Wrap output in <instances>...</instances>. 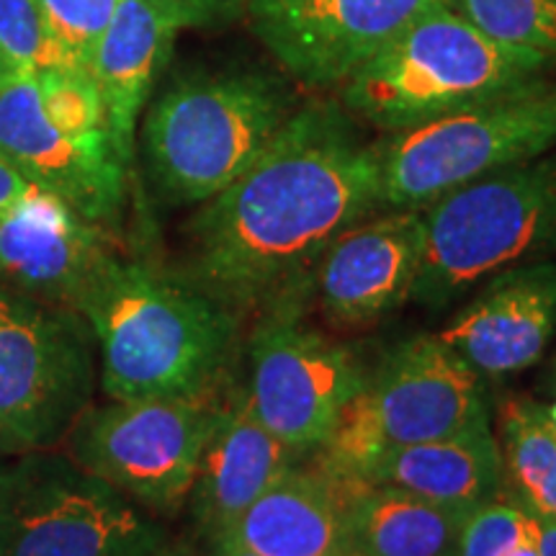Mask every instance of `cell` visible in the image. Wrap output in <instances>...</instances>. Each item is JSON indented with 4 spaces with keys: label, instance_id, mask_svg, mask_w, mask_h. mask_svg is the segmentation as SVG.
<instances>
[{
    "label": "cell",
    "instance_id": "cell-1",
    "mask_svg": "<svg viewBox=\"0 0 556 556\" xmlns=\"http://www.w3.org/2000/svg\"><path fill=\"white\" fill-rule=\"evenodd\" d=\"M379 208L374 144L348 111L309 103L240 178L201 204L186 276L235 312L266 307L307 283L330 242Z\"/></svg>",
    "mask_w": 556,
    "mask_h": 556
},
{
    "label": "cell",
    "instance_id": "cell-34",
    "mask_svg": "<svg viewBox=\"0 0 556 556\" xmlns=\"http://www.w3.org/2000/svg\"><path fill=\"white\" fill-rule=\"evenodd\" d=\"M0 456H5V448H3V443H0Z\"/></svg>",
    "mask_w": 556,
    "mask_h": 556
},
{
    "label": "cell",
    "instance_id": "cell-13",
    "mask_svg": "<svg viewBox=\"0 0 556 556\" xmlns=\"http://www.w3.org/2000/svg\"><path fill=\"white\" fill-rule=\"evenodd\" d=\"M0 157L41 191H50L93 225L119 217L127 163L109 135L70 137L47 119L37 75L0 83Z\"/></svg>",
    "mask_w": 556,
    "mask_h": 556
},
{
    "label": "cell",
    "instance_id": "cell-25",
    "mask_svg": "<svg viewBox=\"0 0 556 556\" xmlns=\"http://www.w3.org/2000/svg\"><path fill=\"white\" fill-rule=\"evenodd\" d=\"M41 109L70 137L109 135L96 80L86 67H54L37 75Z\"/></svg>",
    "mask_w": 556,
    "mask_h": 556
},
{
    "label": "cell",
    "instance_id": "cell-26",
    "mask_svg": "<svg viewBox=\"0 0 556 556\" xmlns=\"http://www.w3.org/2000/svg\"><path fill=\"white\" fill-rule=\"evenodd\" d=\"M536 536V516L516 495L486 500L464 518L454 556H505Z\"/></svg>",
    "mask_w": 556,
    "mask_h": 556
},
{
    "label": "cell",
    "instance_id": "cell-20",
    "mask_svg": "<svg viewBox=\"0 0 556 556\" xmlns=\"http://www.w3.org/2000/svg\"><path fill=\"white\" fill-rule=\"evenodd\" d=\"M356 479L400 486L435 505L471 513L503 492V451L490 420H482L446 438L381 451Z\"/></svg>",
    "mask_w": 556,
    "mask_h": 556
},
{
    "label": "cell",
    "instance_id": "cell-3",
    "mask_svg": "<svg viewBox=\"0 0 556 556\" xmlns=\"http://www.w3.org/2000/svg\"><path fill=\"white\" fill-rule=\"evenodd\" d=\"M552 65L536 52L486 37L441 3L343 83V106L392 135L528 86L544 78Z\"/></svg>",
    "mask_w": 556,
    "mask_h": 556
},
{
    "label": "cell",
    "instance_id": "cell-4",
    "mask_svg": "<svg viewBox=\"0 0 556 556\" xmlns=\"http://www.w3.org/2000/svg\"><path fill=\"white\" fill-rule=\"evenodd\" d=\"M296 111L291 90L261 70L189 75L144 119V155L160 197L204 204L263 155Z\"/></svg>",
    "mask_w": 556,
    "mask_h": 556
},
{
    "label": "cell",
    "instance_id": "cell-23",
    "mask_svg": "<svg viewBox=\"0 0 556 556\" xmlns=\"http://www.w3.org/2000/svg\"><path fill=\"white\" fill-rule=\"evenodd\" d=\"M479 31L556 62V0H446Z\"/></svg>",
    "mask_w": 556,
    "mask_h": 556
},
{
    "label": "cell",
    "instance_id": "cell-29",
    "mask_svg": "<svg viewBox=\"0 0 556 556\" xmlns=\"http://www.w3.org/2000/svg\"><path fill=\"white\" fill-rule=\"evenodd\" d=\"M34 186L21 173L0 157V214H5L13 204H18Z\"/></svg>",
    "mask_w": 556,
    "mask_h": 556
},
{
    "label": "cell",
    "instance_id": "cell-24",
    "mask_svg": "<svg viewBox=\"0 0 556 556\" xmlns=\"http://www.w3.org/2000/svg\"><path fill=\"white\" fill-rule=\"evenodd\" d=\"M0 65L31 75L78 67L52 37L37 0H0Z\"/></svg>",
    "mask_w": 556,
    "mask_h": 556
},
{
    "label": "cell",
    "instance_id": "cell-32",
    "mask_svg": "<svg viewBox=\"0 0 556 556\" xmlns=\"http://www.w3.org/2000/svg\"><path fill=\"white\" fill-rule=\"evenodd\" d=\"M148 556H197V552H193L191 546L186 544H163L160 548H155V552L148 554Z\"/></svg>",
    "mask_w": 556,
    "mask_h": 556
},
{
    "label": "cell",
    "instance_id": "cell-30",
    "mask_svg": "<svg viewBox=\"0 0 556 556\" xmlns=\"http://www.w3.org/2000/svg\"><path fill=\"white\" fill-rule=\"evenodd\" d=\"M536 546L539 556H556V518L536 516Z\"/></svg>",
    "mask_w": 556,
    "mask_h": 556
},
{
    "label": "cell",
    "instance_id": "cell-11",
    "mask_svg": "<svg viewBox=\"0 0 556 556\" xmlns=\"http://www.w3.org/2000/svg\"><path fill=\"white\" fill-rule=\"evenodd\" d=\"M217 407L208 397L111 400L70 430V458L144 510L173 516L191 495Z\"/></svg>",
    "mask_w": 556,
    "mask_h": 556
},
{
    "label": "cell",
    "instance_id": "cell-2",
    "mask_svg": "<svg viewBox=\"0 0 556 556\" xmlns=\"http://www.w3.org/2000/svg\"><path fill=\"white\" fill-rule=\"evenodd\" d=\"M75 312L99 345L111 400L208 397L238 340V312L189 276L114 250L90 274Z\"/></svg>",
    "mask_w": 556,
    "mask_h": 556
},
{
    "label": "cell",
    "instance_id": "cell-36",
    "mask_svg": "<svg viewBox=\"0 0 556 556\" xmlns=\"http://www.w3.org/2000/svg\"><path fill=\"white\" fill-rule=\"evenodd\" d=\"M554 430H556V428H554Z\"/></svg>",
    "mask_w": 556,
    "mask_h": 556
},
{
    "label": "cell",
    "instance_id": "cell-18",
    "mask_svg": "<svg viewBox=\"0 0 556 556\" xmlns=\"http://www.w3.org/2000/svg\"><path fill=\"white\" fill-rule=\"evenodd\" d=\"M353 477L325 467L283 471L227 533L253 556L348 554V497Z\"/></svg>",
    "mask_w": 556,
    "mask_h": 556
},
{
    "label": "cell",
    "instance_id": "cell-35",
    "mask_svg": "<svg viewBox=\"0 0 556 556\" xmlns=\"http://www.w3.org/2000/svg\"><path fill=\"white\" fill-rule=\"evenodd\" d=\"M343 556H351V554H343Z\"/></svg>",
    "mask_w": 556,
    "mask_h": 556
},
{
    "label": "cell",
    "instance_id": "cell-9",
    "mask_svg": "<svg viewBox=\"0 0 556 556\" xmlns=\"http://www.w3.org/2000/svg\"><path fill=\"white\" fill-rule=\"evenodd\" d=\"M93 336L75 309L0 287V443L58 446L93 394Z\"/></svg>",
    "mask_w": 556,
    "mask_h": 556
},
{
    "label": "cell",
    "instance_id": "cell-19",
    "mask_svg": "<svg viewBox=\"0 0 556 556\" xmlns=\"http://www.w3.org/2000/svg\"><path fill=\"white\" fill-rule=\"evenodd\" d=\"M184 24L150 0H119L109 29L90 58L106 129L116 155L129 165L139 111L160 70L168 62Z\"/></svg>",
    "mask_w": 556,
    "mask_h": 556
},
{
    "label": "cell",
    "instance_id": "cell-8",
    "mask_svg": "<svg viewBox=\"0 0 556 556\" xmlns=\"http://www.w3.org/2000/svg\"><path fill=\"white\" fill-rule=\"evenodd\" d=\"M0 467V556H148L168 531L73 458L16 454Z\"/></svg>",
    "mask_w": 556,
    "mask_h": 556
},
{
    "label": "cell",
    "instance_id": "cell-27",
    "mask_svg": "<svg viewBox=\"0 0 556 556\" xmlns=\"http://www.w3.org/2000/svg\"><path fill=\"white\" fill-rule=\"evenodd\" d=\"M37 3L52 37L67 52L73 65L88 70L119 0H37Z\"/></svg>",
    "mask_w": 556,
    "mask_h": 556
},
{
    "label": "cell",
    "instance_id": "cell-22",
    "mask_svg": "<svg viewBox=\"0 0 556 556\" xmlns=\"http://www.w3.org/2000/svg\"><path fill=\"white\" fill-rule=\"evenodd\" d=\"M500 451L520 503L536 516L556 518V430L546 407L533 400L507 402Z\"/></svg>",
    "mask_w": 556,
    "mask_h": 556
},
{
    "label": "cell",
    "instance_id": "cell-21",
    "mask_svg": "<svg viewBox=\"0 0 556 556\" xmlns=\"http://www.w3.org/2000/svg\"><path fill=\"white\" fill-rule=\"evenodd\" d=\"M467 516L400 486L353 479L348 497V554L454 556Z\"/></svg>",
    "mask_w": 556,
    "mask_h": 556
},
{
    "label": "cell",
    "instance_id": "cell-16",
    "mask_svg": "<svg viewBox=\"0 0 556 556\" xmlns=\"http://www.w3.org/2000/svg\"><path fill=\"white\" fill-rule=\"evenodd\" d=\"M109 253L101 225L37 186L0 214V287L39 302L75 309L90 274Z\"/></svg>",
    "mask_w": 556,
    "mask_h": 556
},
{
    "label": "cell",
    "instance_id": "cell-17",
    "mask_svg": "<svg viewBox=\"0 0 556 556\" xmlns=\"http://www.w3.org/2000/svg\"><path fill=\"white\" fill-rule=\"evenodd\" d=\"M294 464V451L263 426L242 394L219 405L189 495L206 544L227 536L242 513Z\"/></svg>",
    "mask_w": 556,
    "mask_h": 556
},
{
    "label": "cell",
    "instance_id": "cell-12",
    "mask_svg": "<svg viewBox=\"0 0 556 556\" xmlns=\"http://www.w3.org/2000/svg\"><path fill=\"white\" fill-rule=\"evenodd\" d=\"M446 0H248L250 29L291 78L332 88Z\"/></svg>",
    "mask_w": 556,
    "mask_h": 556
},
{
    "label": "cell",
    "instance_id": "cell-15",
    "mask_svg": "<svg viewBox=\"0 0 556 556\" xmlns=\"http://www.w3.org/2000/svg\"><path fill=\"white\" fill-rule=\"evenodd\" d=\"M556 336V261L507 266L441 330V340L484 381L526 371Z\"/></svg>",
    "mask_w": 556,
    "mask_h": 556
},
{
    "label": "cell",
    "instance_id": "cell-5",
    "mask_svg": "<svg viewBox=\"0 0 556 556\" xmlns=\"http://www.w3.org/2000/svg\"><path fill=\"white\" fill-rule=\"evenodd\" d=\"M409 299L441 309L497 270L556 255V148L471 180L422 208Z\"/></svg>",
    "mask_w": 556,
    "mask_h": 556
},
{
    "label": "cell",
    "instance_id": "cell-10",
    "mask_svg": "<svg viewBox=\"0 0 556 556\" xmlns=\"http://www.w3.org/2000/svg\"><path fill=\"white\" fill-rule=\"evenodd\" d=\"M307 283L263 309L248 345V389L253 415L296 456L315 454L368 374L356 353L304 319Z\"/></svg>",
    "mask_w": 556,
    "mask_h": 556
},
{
    "label": "cell",
    "instance_id": "cell-6",
    "mask_svg": "<svg viewBox=\"0 0 556 556\" xmlns=\"http://www.w3.org/2000/svg\"><path fill=\"white\" fill-rule=\"evenodd\" d=\"M556 148V83L507 90L374 144L381 208H426L490 173Z\"/></svg>",
    "mask_w": 556,
    "mask_h": 556
},
{
    "label": "cell",
    "instance_id": "cell-14",
    "mask_svg": "<svg viewBox=\"0 0 556 556\" xmlns=\"http://www.w3.org/2000/svg\"><path fill=\"white\" fill-rule=\"evenodd\" d=\"M422 208H387L345 229L309 270L307 291L332 330L358 332L409 299L422 258Z\"/></svg>",
    "mask_w": 556,
    "mask_h": 556
},
{
    "label": "cell",
    "instance_id": "cell-7",
    "mask_svg": "<svg viewBox=\"0 0 556 556\" xmlns=\"http://www.w3.org/2000/svg\"><path fill=\"white\" fill-rule=\"evenodd\" d=\"M482 420H490L484 379L441 336H417L366 379L315 456L319 467L356 479L381 451L446 438Z\"/></svg>",
    "mask_w": 556,
    "mask_h": 556
},
{
    "label": "cell",
    "instance_id": "cell-31",
    "mask_svg": "<svg viewBox=\"0 0 556 556\" xmlns=\"http://www.w3.org/2000/svg\"><path fill=\"white\" fill-rule=\"evenodd\" d=\"M208 556H253V554H250L248 548H242L235 539L222 536L208 544Z\"/></svg>",
    "mask_w": 556,
    "mask_h": 556
},
{
    "label": "cell",
    "instance_id": "cell-33",
    "mask_svg": "<svg viewBox=\"0 0 556 556\" xmlns=\"http://www.w3.org/2000/svg\"><path fill=\"white\" fill-rule=\"evenodd\" d=\"M505 556H539V546H536V536L526 539L523 544H518L513 552H507Z\"/></svg>",
    "mask_w": 556,
    "mask_h": 556
},
{
    "label": "cell",
    "instance_id": "cell-28",
    "mask_svg": "<svg viewBox=\"0 0 556 556\" xmlns=\"http://www.w3.org/2000/svg\"><path fill=\"white\" fill-rule=\"evenodd\" d=\"M170 11L186 26H214L238 18L248 9V0H150Z\"/></svg>",
    "mask_w": 556,
    "mask_h": 556
}]
</instances>
